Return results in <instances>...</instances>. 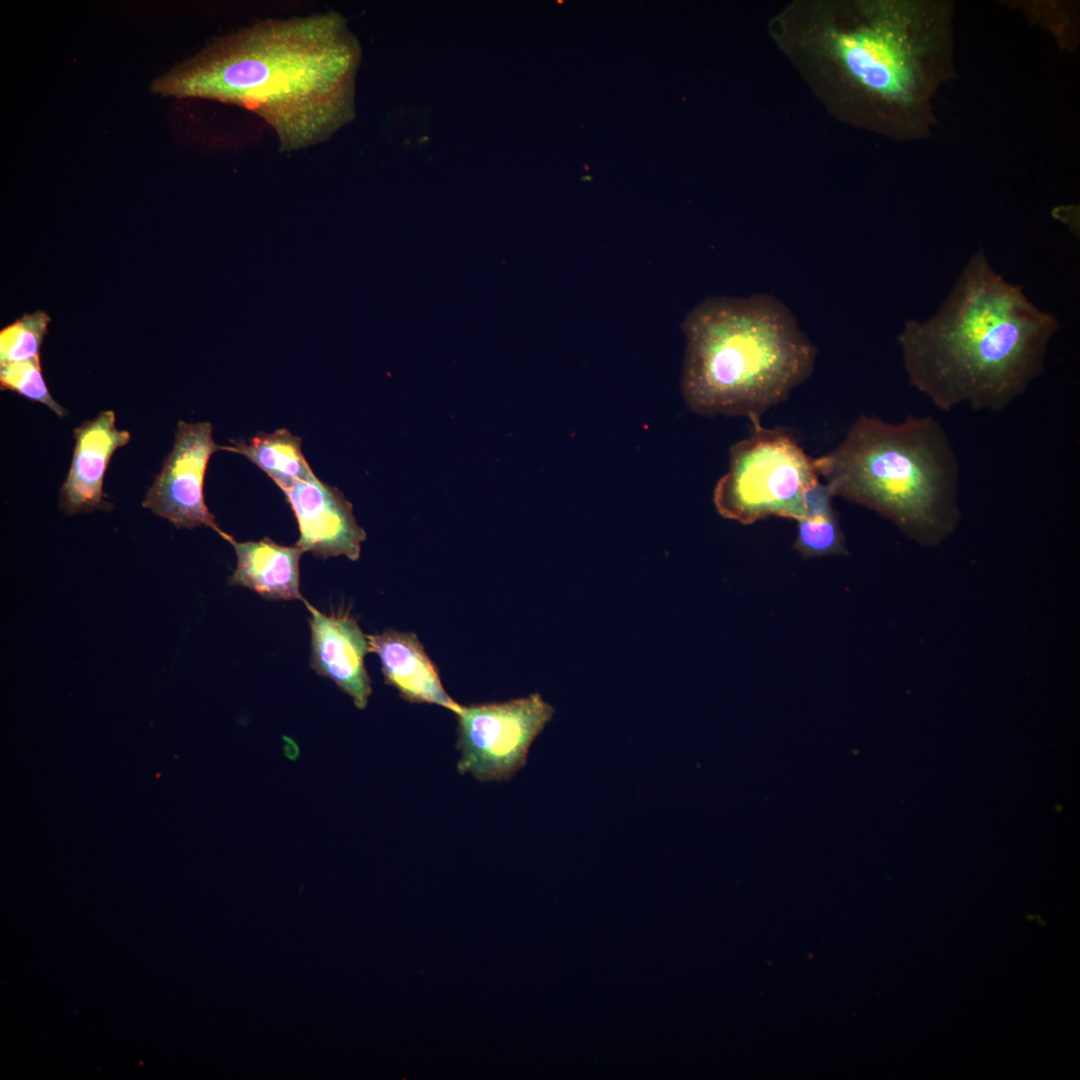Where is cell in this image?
<instances>
[{
    "label": "cell",
    "mask_w": 1080,
    "mask_h": 1080,
    "mask_svg": "<svg viewBox=\"0 0 1080 1080\" xmlns=\"http://www.w3.org/2000/svg\"><path fill=\"white\" fill-rule=\"evenodd\" d=\"M951 12L915 0H800L771 39L838 119L895 137L922 135L950 76Z\"/></svg>",
    "instance_id": "obj_1"
},
{
    "label": "cell",
    "mask_w": 1080,
    "mask_h": 1080,
    "mask_svg": "<svg viewBox=\"0 0 1080 1080\" xmlns=\"http://www.w3.org/2000/svg\"><path fill=\"white\" fill-rule=\"evenodd\" d=\"M360 55L337 12L267 18L213 39L152 90L246 109L288 153L326 142L354 118Z\"/></svg>",
    "instance_id": "obj_2"
},
{
    "label": "cell",
    "mask_w": 1080,
    "mask_h": 1080,
    "mask_svg": "<svg viewBox=\"0 0 1080 1080\" xmlns=\"http://www.w3.org/2000/svg\"><path fill=\"white\" fill-rule=\"evenodd\" d=\"M1057 329L978 252L937 313L907 322L899 343L911 385L937 409L999 412L1043 373Z\"/></svg>",
    "instance_id": "obj_3"
},
{
    "label": "cell",
    "mask_w": 1080,
    "mask_h": 1080,
    "mask_svg": "<svg viewBox=\"0 0 1080 1080\" xmlns=\"http://www.w3.org/2000/svg\"><path fill=\"white\" fill-rule=\"evenodd\" d=\"M681 387L699 415H736L761 424L812 373L816 348L790 310L768 294L710 297L682 322Z\"/></svg>",
    "instance_id": "obj_4"
},
{
    "label": "cell",
    "mask_w": 1080,
    "mask_h": 1080,
    "mask_svg": "<svg viewBox=\"0 0 1080 1080\" xmlns=\"http://www.w3.org/2000/svg\"><path fill=\"white\" fill-rule=\"evenodd\" d=\"M816 461L835 496L879 513L921 545L940 544L959 524V464L932 416L892 423L861 415Z\"/></svg>",
    "instance_id": "obj_5"
},
{
    "label": "cell",
    "mask_w": 1080,
    "mask_h": 1080,
    "mask_svg": "<svg viewBox=\"0 0 1080 1080\" xmlns=\"http://www.w3.org/2000/svg\"><path fill=\"white\" fill-rule=\"evenodd\" d=\"M810 457L787 429L752 425L730 448L729 467L717 482L713 502L725 518L751 524L769 516L806 517L805 493L819 480Z\"/></svg>",
    "instance_id": "obj_6"
},
{
    "label": "cell",
    "mask_w": 1080,
    "mask_h": 1080,
    "mask_svg": "<svg viewBox=\"0 0 1080 1080\" xmlns=\"http://www.w3.org/2000/svg\"><path fill=\"white\" fill-rule=\"evenodd\" d=\"M457 769L480 781L511 778L526 763L532 742L554 708L538 693L506 702L460 706Z\"/></svg>",
    "instance_id": "obj_7"
},
{
    "label": "cell",
    "mask_w": 1080,
    "mask_h": 1080,
    "mask_svg": "<svg viewBox=\"0 0 1080 1080\" xmlns=\"http://www.w3.org/2000/svg\"><path fill=\"white\" fill-rule=\"evenodd\" d=\"M209 422L179 421L172 451L149 488L142 506L176 528L199 526L222 532L204 499V479L211 455L221 450Z\"/></svg>",
    "instance_id": "obj_8"
},
{
    "label": "cell",
    "mask_w": 1080,
    "mask_h": 1080,
    "mask_svg": "<svg viewBox=\"0 0 1080 1080\" xmlns=\"http://www.w3.org/2000/svg\"><path fill=\"white\" fill-rule=\"evenodd\" d=\"M282 492L298 523V547L323 558L344 555L352 561L359 559L366 532L338 488L314 475L294 481Z\"/></svg>",
    "instance_id": "obj_9"
},
{
    "label": "cell",
    "mask_w": 1080,
    "mask_h": 1080,
    "mask_svg": "<svg viewBox=\"0 0 1080 1080\" xmlns=\"http://www.w3.org/2000/svg\"><path fill=\"white\" fill-rule=\"evenodd\" d=\"M310 612V667L347 693L355 706L364 709L371 695V680L364 658L369 653L367 635L348 613L326 615L303 602Z\"/></svg>",
    "instance_id": "obj_10"
},
{
    "label": "cell",
    "mask_w": 1080,
    "mask_h": 1080,
    "mask_svg": "<svg viewBox=\"0 0 1080 1080\" xmlns=\"http://www.w3.org/2000/svg\"><path fill=\"white\" fill-rule=\"evenodd\" d=\"M75 447L71 467L60 490V507L66 514L109 510L103 500V479L113 453L126 445L130 434L115 426L111 410L101 412L93 420L74 430Z\"/></svg>",
    "instance_id": "obj_11"
},
{
    "label": "cell",
    "mask_w": 1080,
    "mask_h": 1080,
    "mask_svg": "<svg viewBox=\"0 0 1080 1080\" xmlns=\"http://www.w3.org/2000/svg\"><path fill=\"white\" fill-rule=\"evenodd\" d=\"M369 652L378 655L385 683L411 703H429L457 713L460 706L445 691L438 670L417 635L387 629L367 635Z\"/></svg>",
    "instance_id": "obj_12"
},
{
    "label": "cell",
    "mask_w": 1080,
    "mask_h": 1080,
    "mask_svg": "<svg viewBox=\"0 0 1080 1080\" xmlns=\"http://www.w3.org/2000/svg\"><path fill=\"white\" fill-rule=\"evenodd\" d=\"M220 536L233 546L237 557L229 585L249 588L267 600H306L299 588L304 551L296 544L284 546L268 537L238 542L224 531Z\"/></svg>",
    "instance_id": "obj_13"
},
{
    "label": "cell",
    "mask_w": 1080,
    "mask_h": 1080,
    "mask_svg": "<svg viewBox=\"0 0 1080 1080\" xmlns=\"http://www.w3.org/2000/svg\"><path fill=\"white\" fill-rule=\"evenodd\" d=\"M232 445L221 450L239 453L263 470L282 490L296 480H306L315 474L306 461L302 439L285 428L273 433L258 432L248 442L230 440Z\"/></svg>",
    "instance_id": "obj_14"
},
{
    "label": "cell",
    "mask_w": 1080,
    "mask_h": 1080,
    "mask_svg": "<svg viewBox=\"0 0 1080 1080\" xmlns=\"http://www.w3.org/2000/svg\"><path fill=\"white\" fill-rule=\"evenodd\" d=\"M50 316L38 310L24 314L0 331V364L39 356Z\"/></svg>",
    "instance_id": "obj_15"
},
{
    "label": "cell",
    "mask_w": 1080,
    "mask_h": 1080,
    "mask_svg": "<svg viewBox=\"0 0 1080 1080\" xmlns=\"http://www.w3.org/2000/svg\"><path fill=\"white\" fill-rule=\"evenodd\" d=\"M798 522L794 548L803 557H816L846 552L845 541L837 514L810 516Z\"/></svg>",
    "instance_id": "obj_16"
},
{
    "label": "cell",
    "mask_w": 1080,
    "mask_h": 1080,
    "mask_svg": "<svg viewBox=\"0 0 1080 1080\" xmlns=\"http://www.w3.org/2000/svg\"><path fill=\"white\" fill-rule=\"evenodd\" d=\"M0 385L2 390L17 392L29 400L46 405L59 417L66 414L49 393L41 373L39 356L0 364Z\"/></svg>",
    "instance_id": "obj_17"
}]
</instances>
